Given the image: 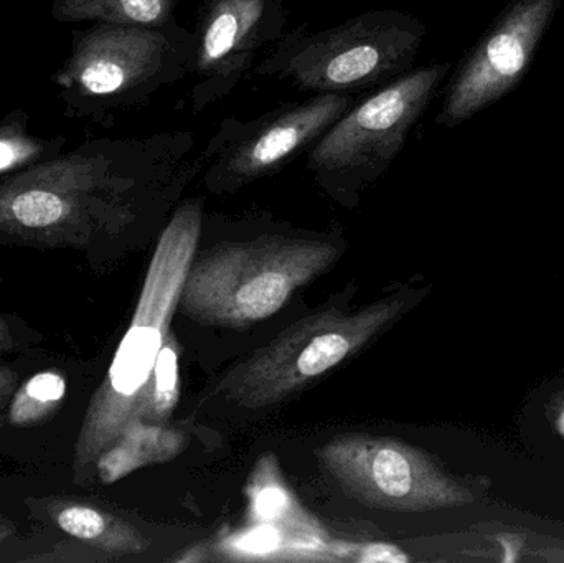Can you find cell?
Here are the masks:
<instances>
[{
  "mask_svg": "<svg viewBox=\"0 0 564 563\" xmlns=\"http://www.w3.org/2000/svg\"><path fill=\"white\" fill-rule=\"evenodd\" d=\"M195 136L95 139L0 182V234L69 237L124 227L154 192L182 187L207 167L191 161Z\"/></svg>",
  "mask_w": 564,
  "mask_h": 563,
  "instance_id": "obj_1",
  "label": "cell"
},
{
  "mask_svg": "<svg viewBox=\"0 0 564 563\" xmlns=\"http://www.w3.org/2000/svg\"><path fill=\"white\" fill-rule=\"evenodd\" d=\"M204 201L182 202L162 230L131 326L116 353L108 380L96 396L76 462L79 468L131 436L164 430L177 397L155 386V364L169 339L185 278L205 224Z\"/></svg>",
  "mask_w": 564,
  "mask_h": 563,
  "instance_id": "obj_2",
  "label": "cell"
},
{
  "mask_svg": "<svg viewBox=\"0 0 564 563\" xmlns=\"http://www.w3.org/2000/svg\"><path fill=\"white\" fill-rule=\"evenodd\" d=\"M344 247L321 238L263 235L195 255L178 311L205 326L247 329L334 267Z\"/></svg>",
  "mask_w": 564,
  "mask_h": 563,
  "instance_id": "obj_3",
  "label": "cell"
},
{
  "mask_svg": "<svg viewBox=\"0 0 564 563\" xmlns=\"http://www.w3.org/2000/svg\"><path fill=\"white\" fill-rule=\"evenodd\" d=\"M427 26L398 9L368 10L324 30H285L253 73L311 95H367L416 68Z\"/></svg>",
  "mask_w": 564,
  "mask_h": 563,
  "instance_id": "obj_4",
  "label": "cell"
},
{
  "mask_svg": "<svg viewBox=\"0 0 564 563\" xmlns=\"http://www.w3.org/2000/svg\"><path fill=\"white\" fill-rule=\"evenodd\" d=\"M194 53V32L181 23L161 29L95 23L73 32L72 53L53 82L73 115L105 122L191 75Z\"/></svg>",
  "mask_w": 564,
  "mask_h": 563,
  "instance_id": "obj_5",
  "label": "cell"
},
{
  "mask_svg": "<svg viewBox=\"0 0 564 563\" xmlns=\"http://www.w3.org/2000/svg\"><path fill=\"white\" fill-rule=\"evenodd\" d=\"M413 297L400 291L357 311L332 307L302 317L235 366L215 396L243 409L278 405L365 349L406 313Z\"/></svg>",
  "mask_w": 564,
  "mask_h": 563,
  "instance_id": "obj_6",
  "label": "cell"
},
{
  "mask_svg": "<svg viewBox=\"0 0 564 563\" xmlns=\"http://www.w3.org/2000/svg\"><path fill=\"white\" fill-rule=\"evenodd\" d=\"M451 72V63L420 66L367 93L307 152V169L335 201L351 204L403 152Z\"/></svg>",
  "mask_w": 564,
  "mask_h": 563,
  "instance_id": "obj_7",
  "label": "cell"
},
{
  "mask_svg": "<svg viewBox=\"0 0 564 563\" xmlns=\"http://www.w3.org/2000/svg\"><path fill=\"white\" fill-rule=\"evenodd\" d=\"M315 455L348 498L380 511L464 508L486 498L492 488L487 476L456 475L436 456L387 436L341 435Z\"/></svg>",
  "mask_w": 564,
  "mask_h": 563,
  "instance_id": "obj_8",
  "label": "cell"
},
{
  "mask_svg": "<svg viewBox=\"0 0 564 563\" xmlns=\"http://www.w3.org/2000/svg\"><path fill=\"white\" fill-rule=\"evenodd\" d=\"M364 95H312L282 102L258 118L220 122L205 145L210 162L204 182L214 194H234L276 174L315 142Z\"/></svg>",
  "mask_w": 564,
  "mask_h": 563,
  "instance_id": "obj_9",
  "label": "cell"
},
{
  "mask_svg": "<svg viewBox=\"0 0 564 563\" xmlns=\"http://www.w3.org/2000/svg\"><path fill=\"white\" fill-rule=\"evenodd\" d=\"M564 0H510L463 56L444 89L436 124L457 128L516 91Z\"/></svg>",
  "mask_w": 564,
  "mask_h": 563,
  "instance_id": "obj_10",
  "label": "cell"
},
{
  "mask_svg": "<svg viewBox=\"0 0 564 563\" xmlns=\"http://www.w3.org/2000/svg\"><path fill=\"white\" fill-rule=\"evenodd\" d=\"M288 17L284 0H200L188 95L194 115L235 91L258 55L280 42Z\"/></svg>",
  "mask_w": 564,
  "mask_h": 563,
  "instance_id": "obj_11",
  "label": "cell"
},
{
  "mask_svg": "<svg viewBox=\"0 0 564 563\" xmlns=\"http://www.w3.org/2000/svg\"><path fill=\"white\" fill-rule=\"evenodd\" d=\"M181 0H53L56 22L115 23V25H175Z\"/></svg>",
  "mask_w": 564,
  "mask_h": 563,
  "instance_id": "obj_12",
  "label": "cell"
},
{
  "mask_svg": "<svg viewBox=\"0 0 564 563\" xmlns=\"http://www.w3.org/2000/svg\"><path fill=\"white\" fill-rule=\"evenodd\" d=\"M56 524L65 534L111 554H138L148 545L134 528L91 506H65L56 515Z\"/></svg>",
  "mask_w": 564,
  "mask_h": 563,
  "instance_id": "obj_13",
  "label": "cell"
},
{
  "mask_svg": "<svg viewBox=\"0 0 564 563\" xmlns=\"http://www.w3.org/2000/svg\"><path fill=\"white\" fill-rule=\"evenodd\" d=\"M66 139L36 138L29 131V115L19 108L0 119V177H12L23 169L55 158Z\"/></svg>",
  "mask_w": 564,
  "mask_h": 563,
  "instance_id": "obj_14",
  "label": "cell"
},
{
  "mask_svg": "<svg viewBox=\"0 0 564 563\" xmlns=\"http://www.w3.org/2000/svg\"><path fill=\"white\" fill-rule=\"evenodd\" d=\"M66 393V382L59 373L42 372L33 376L23 386L13 403L10 420L19 425L35 422L62 402Z\"/></svg>",
  "mask_w": 564,
  "mask_h": 563,
  "instance_id": "obj_15",
  "label": "cell"
},
{
  "mask_svg": "<svg viewBox=\"0 0 564 563\" xmlns=\"http://www.w3.org/2000/svg\"><path fill=\"white\" fill-rule=\"evenodd\" d=\"M358 561L361 562H406L408 557L403 552L391 545L375 544L361 551Z\"/></svg>",
  "mask_w": 564,
  "mask_h": 563,
  "instance_id": "obj_16",
  "label": "cell"
},
{
  "mask_svg": "<svg viewBox=\"0 0 564 563\" xmlns=\"http://www.w3.org/2000/svg\"><path fill=\"white\" fill-rule=\"evenodd\" d=\"M10 344V337L9 333H7L6 324L0 321V349H3V347L9 346Z\"/></svg>",
  "mask_w": 564,
  "mask_h": 563,
  "instance_id": "obj_17",
  "label": "cell"
},
{
  "mask_svg": "<svg viewBox=\"0 0 564 563\" xmlns=\"http://www.w3.org/2000/svg\"><path fill=\"white\" fill-rule=\"evenodd\" d=\"M10 532H12V529L7 528L6 524H0V545H2V542L9 538Z\"/></svg>",
  "mask_w": 564,
  "mask_h": 563,
  "instance_id": "obj_18",
  "label": "cell"
}]
</instances>
